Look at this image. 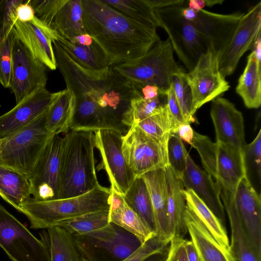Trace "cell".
Returning a JSON list of instances; mask_svg holds the SVG:
<instances>
[{"label":"cell","instance_id":"1","mask_svg":"<svg viewBox=\"0 0 261 261\" xmlns=\"http://www.w3.org/2000/svg\"><path fill=\"white\" fill-rule=\"evenodd\" d=\"M52 44L57 68L73 97L70 129L93 133L109 129L125 134L130 128L132 82L113 66L100 70L85 69L73 61L54 39Z\"/></svg>","mask_w":261,"mask_h":261},{"label":"cell","instance_id":"2","mask_svg":"<svg viewBox=\"0 0 261 261\" xmlns=\"http://www.w3.org/2000/svg\"><path fill=\"white\" fill-rule=\"evenodd\" d=\"M82 5L86 31L112 66L141 58L160 40L157 27L132 19L103 0H82Z\"/></svg>","mask_w":261,"mask_h":261},{"label":"cell","instance_id":"3","mask_svg":"<svg viewBox=\"0 0 261 261\" xmlns=\"http://www.w3.org/2000/svg\"><path fill=\"white\" fill-rule=\"evenodd\" d=\"M94 134L69 130L63 137L58 199L81 195L100 185L94 154Z\"/></svg>","mask_w":261,"mask_h":261},{"label":"cell","instance_id":"4","mask_svg":"<svg viewBox=\"0 0 261 261\" xmlns=\"http://www.w3.org/2000/svg\"><path fill=\"white\" fill-rule=\"evenodd\" d=\"M110 188L101 185L81 195L65 199L37 200L30 198L21 206L34 229L49 228L60 222L110 208Z\"/></svg>","mask_w":261,"mask_h":261},{"label":"cell","instance_id":"5","mask_svg":"<svg viewBox=\"0 0 261 261\" xmlns=\"http://www.w3.org/2000/svg\"><path fill=\"white\" fill-rule=\"evenodd\" d=\"M47 109L20 129L0 139L1 166L31 178L37 160L53 135L45 125Z\"/></svg>","mask_w":261,"mask_h":261},{"label":"cell","instance_id":"6","mask_svg":"<svg viewBox=\"0 0 261 261\" xmlns=\"http://www.w3.org/2000/svg\"><path fill=\"white\" fill-rule=\"evenodd\" d=\"M72 237L83 261H122L142 244L135 235L111 222L97 230Z\"/></svg>","mask_w":261,"mask_h":261},{"label":"cell","instance_id":"7","mask_svg":"<svg viewBox=\"0 0 261 261\" xmlns=\"http://www.w3.org/2000/svg\"><path fill=\"white\" fill-rule=\"evenodd\" d=\"M113 68L131 82L156 86L166 93L173 76L182 69L174 59L168 38L160 40L141 58Z\"/></svg>","mask_w":261,"mask_h":261},{"label":"cell","instance_id":"8","mask_svg":"<svg viewBox=\"0 0 261 261\" xmlns=\"http://www.w3.org/2000/svg\"><path fill=\"white\" fill-rule=\"evenodd\" d=\"M192 147L199 154L204 171L220 186L235 189L247 175L244 154L229 144L213 142L206 136L194 131Z\"/></svg>","mask_w":261,"mask_h":261},{"label":"cell","instance_id":"9","mask_svg":"<svg viewBox=\"0 0 261 261\" xmlns=\"http://www.w3.org/2000/svg\"><path fill=\"white\" fill-rule=\"evenodd\" d=\"M181 4L153 9L159 21L168 35L173 50L189 71L196 65L208 47L194 26L182 15Z\"/></svg>","mask_w":261,"mask_h":261},{"label":"cell","instance_id":"10","mask_svg":"<svg viewBox=\"0 0 261 261\" xmlns=\"http://www.w3.org/2000/svg\"><path fill=\"white\" fill-rule=\"evenodd\" d=\"M0 247L12 261H50L46 244L1 204Z\"/></svg>","mask_w":261,"mask_h":261},{"label":"cell","instance_id":"11","mask_svg":"<svg viewBox=\"0 0 261 261\" xmlns=\"http://www.w3.org/2000/svg\"><path fill=\"white\" fill-rule=\"evenodd\" d=\"M122 151L135 178L169 166L167 146L149 137L136 125L122 136Z\"/></svg>","mask_w":261,"mask_h":261},{"label":"cell","instance_id":"12","mask_svg":"<svg viewBox=\"0 0 261 261\" xmlns=\"http://www.w3.org/2000/svg\"><path fill=\"white\" fill-rule=\"evenodd\" d=\"M94 134L95 147L101 156L97 169L105 171L110 182V189L123 196L135 178L122 151L123 135L109 129L98 130Z\"/></svg>","mask_w":261,"mask_h":261},{"label":"cell","instance_id":"13","mask_svg":"<svg viewBox=\"0 0 261 261\" xmlns=\"http://www.w3.org/2000/svg\"><path fill=\"white\" fill-rule=\"evenodd\" d=\"M218 56V54L209 47L199 58L193 69L186 73L194 113L203 105L229 89V83L219 70Z\"/></svg>","mask_w":261,"mask_h":261},{"label":"cell","instance_id":"14","mask_svg":"<svg viewBox=\"0 0 261 261\" xmlns=\"http://www.w3.org/2000/svg\"><path fill=\"white\" fill-rule=\"evenodd\" d=\"M63 137L53 135L48 140L29 179L31 195L37 200L57 199Z\"/></svg>","mask_w":261,"mask_h":261},{"label":"cell","instance_id":"15","mask_svg":"<svg viewBox=\"0 0 261 261\" xmlns=\"http://www.w3.org/2000/svg\"><path fill=\"white\" fill-rule=\"evenodd\" d=\"M260 29L261 2H259L244 13L230 41L219 55V70L225 77L234 72L244 53L253 48L260 35Z\"/></svg>","mask_w":261,"mask_h":261},{"label":"cell","instance_id":"16","mask_svg":"<svg viewBox=\"0 0 261 261\" xmlns=\"http://www.w3.org/2000/svg\"><path fill=\"white\" fill-rule=\"evenodd\" d=\"M10 88L16 103L36 90L46 88L47 67L35 58L18 40L14 39Z\"/></svg>","mask_w":261,"mask_h":261},{"label":"cell","instance_id":"17","mask_svg":"<svg viewBox=\"0 0 261 261\" xmlns=\"http://www.w3.org/2000/svg\"><path fill=\"white\" fill-rule=\"evenodd\" d=\"M234 202L242 226L256 253L261 256V199L247 175L234 192Z\"/></svg>","mask_w":261,"mask_h":261},{"label":"cell","instance_id":"18","mask_svg":"<svg viewBox=\"0 0 261 261\" xmlns=\"http://www.w3.org/2000/svg\"><path fill=\"white\" fill-rule=\"evenodd\" d=\"M244 14H222L202 9L196 12L190 22L204 38L208 48L219 55L230 41Z\"/></svg>","mask_w":261,"mask_h":261},{"label":"cell","instance_id":"19","mask_svg":"<svg viewBox=\"0 0 261 261\" xmlns=\"http://www.w3.org/2000/svg\"><path fill=\"white\" fill-rule=\"evenodd\" d=\"M211 117L217 142L232 145L243 151L245 141L242 113L228 99L218 97L211 105Z\"/></svg>","mask_w":261,"mask_h":261},{"label":"cell","instance_id":"20","mask_svg":"<svg viewBox=\"0 0 261 261\" xmlns=\"http://www.w3.org/2000/svg\"><path fill=\"white\" fill-rule=\"evenodd\" d=\"M15 39L20 41L37 60L51 70L57 69L52 40L56 33L36 16L28 22L17 20L13 30Z\"/></svg>","mask_w":261,"mask_h":261},{"label":"cell","instance_id":"21","mask_svg":"<svg viewBox=\"0 0 261 261\" xmlns=\"http://www.w3.org/2000/svg\"><path fill=\"white\" fill-rule=\"evenodd\" d=\"M55 95L46 88L29 95L7 113L0 116V139L24 127L49 107Z\"/></svg>","mask_w":261,"mask_h":261},{"label":"cell","instance_id":"22","mask_svg":"<svg viewBox=\"0 0 261 261\" xmlns=\"http://www.w3.org/2000/svg\"><path fill=\"white\" fill-rule=\"evenodd\" d=\"M181 177L184 189L192 190L225 225V212L220 198V187L210 175L199 168L188 154Z\"/></svg>","mask_w":261,"mask_h":261},{"label":"cell","instance_id":"23","mask_svg":"<svg viewBox=\"0 0 261 261\" xmlns=\"http://www.w3.org/2000/svg\"><path fill=\"white\" fill-rule=\"evenodd\" d=\"M165 169L152 170L141 176L150 195L156 227L155 235L162 241L170 243L172 237L167 212L168 187Z\"/></svg>","mask_w":261,"mask_h":261},{"label":"cell","instance_id":"24","mask_svg":"<svg viewBox=\"0 0 261 261\" xmlns=\"http://www.w3.org/2000/svg\"><path fill=\"white\" fill-rule=\"evenodd\" d=\"M67 55L81 67L91 70H100L112 66L100 45L88 33L68 41L56 34L53 39Z\"/></svg>","mask_w":261,"mask_h":261},{"label":"cell","instance_id":"25","mask_svg":"<svg viewBox=\"0 0 261 261\" xmlns=\"http://www.w3.org/2000/svg\"><path fill=\"white\" fill-rule=\"evenodd\" d=\"M220 198L229 221L231 229L230 250L236 261H261L256 253L242 226L234 202L235 189L220 185Z\"/></svg>","mask_w":261,"mask_h":261},{"label":"cell","instance_id":"26","mask_svg":"<svg viewBox=\"0 0 261 261\" xmlns=\"http://www.w3.org/2000/svg\"><path fill=\"white\" fill-rule=\"evenodd\" d=\"M184 219L200 261H236L231 250L218 243L187 205Z\"/></svg>","mask_w":261,"mask_h":261},{"label":"cell","instance_id":"27","mask_svg":"<svg viewBox=\"0 0 261 261\" xmlns=\"http://www.w3.org/2000/svg\"><path fill=\"white\" fill-rule=\"evenodd\" d=\"M165 170L168 187L167 212L172 239L184 238L188 232L184 219L186 208L184 188L181 178L169 166Z\"/></svg>","mask_w":261,"mask_h":261},{"label":"cell","instance_id":"28","mask_svg":"<svg viewBox=\"0 0 261 261\" xmlns=\"http://www.w3.org/2000/svg\"><path fill=\"white\" fill-rule=\"evenodd\" d=\"M110 190L109 222L113 223L132 233L142 244L155 236L128 205L123 196Z\"/></svg>","mask_w":261,"mask_h":261},{"label":"cell","instance_id":"29","mask_svg":"<svg viewBox=\"0 0 261 261\" xmlns=\"http://www.w3.org/2000/svg\"><path fill=\"white\" fill-rule=\"evenodd\" d=\"M245 106L257 109L261 105L260 60L253 50L247 57V63L236 88Z\"/></svg>","mask_w":261,"mask_h":261},{"label":"cell","instance_id":"30","mask_svg":"<svg viewBox=\"0 0 261 261\" xmlns=\"http://www.w3.org/2000/svg\"><path fill=\"white\" fill-rule=\"evenodd\" d=\"M49 28L68 41L87 33L83 20L82 0H67L54 16Z\"/></svg>","mask_w":261,"mask_h":261},{"label":"cell","instance_id":"31","mask_svg":"<svg viewBox=\"0 0 261 261\" xmlns=\"http://www.w3.org/2000/svg\"><path fill=\"white\" fill-rule=\"evenodd\" d=\"M73 107V97L67 89L55 92L46 115V127L51 135L65 134L70 130Z\"/></svg>","mask_w":261,"mask_h":261},{"label":"cell","instance_id":"32","mask_svg":"<svg viewBox=\"0 0 261 261\" xmlns=\"http://www.w3.org/2000/svg\"><path fill=\"white\" fill-rule=\"evenodd\" d=\"M183 194L187 206L197 217L214 239L222 247L230 250L224 225L192 190L184 189Z\"/></svg>","mask_w":261,"mask_h":261},{"label":"cell","instance_id":"33","mask_svg":"<svg viewBox=\"0 0 261 261\" xmlns=\"http://www.w3.org/2000/svg\"><path fill=\"white\" fill-rule=\"evenodd\" d=\"M0 191L7 202L21 212L31 195L29 179L21 173L0 165Z\"/></svg>","mask_w":261,"mask_h":261},{"label":"cell","instance_id":"34","mask_svg":"<svg viewBox=\"0 0 261 261\" xmlns=\"http://www.w3.org/2000/svg\"><path fill=\"white\" fill-rule=\"evenodd\" d=\"M123 197L128 205L155 234L156 227L151 201L143 178L141 176L136 177Z\"/></svg>","mask_w":261,"mask_h":261},{"label":"cell","instance_id":"35","mask_svg":"<svg viewBox=\"0 0 261 261\" xmlns=\"http://www.w3.org/2000/svg\"><path fill=\"white\" fill-rule=\"evenodd\" d=\"M135 125L149 137L166 146L170 136L177 133L178 127L169 112L167 103L155 114Z\"/></svg>","mask_w":261,"mask_h":261},{"label":"cell","instance_id":"36","mask_svg":"<svg viewBox=\"0 0 261 261\" xmlns=\"http://www.w3.org/2000/svg\"><path fill=\"white\" fill-rule=\"evenodd\" d=\"M47 229L50 261L81 260L72 234L58 226H53Z\"/></svg>","mask_w":261,"mask_h":261},{"label":"cell","instance_id":"37","mask_svg":"<svg viewBox=\"0 0 261 261\" xmlns=\"http://www.w3.org/2000/svg\"><path fill=\"white\" fill-rule=\"evenodd\" d=\"M128 17L143 24L160 27L154 10L146 0H103Z\"/></svg>","mask_w":261,"mask_h":261},{"label":"cell","instance_id":"38","mask_svg":"<svg viewBox=\"0 0 261 261\" xmlns=\"http://www.w3.org/2000/svg\"><path fill=\"white\" fill-rule=\"evenodd\" d=\"M109 210L86 214L57 223L72 234L86 233L102 228L109 222Z\"/></svg>","mask_w":261,"mask_h":261},{"label":"cell","instance_id":"39","mask_svg":"<svg viewBox=\"0 0 261 261\" xmlns=\"http://www.w3.org/2000/svg\"><path fill=\"white\" fill-rule=\"evenodd\" d=\"M186 72L182 69L175 74L171 85L179 103L186 123L195 122L193 108L192 95L186 79Z\"/></svg>","mask_w":261,"mask_h":261},{"label":"cell","instance_id":"40","mask_svg":"<svg viewBox=\"0 0 261 261\" xmlns=\"http://www.w3.org/2000/svg\"><path fill=\"white\" fill-rule=\"evenodd\" d=\"M166 103V94L151 99L132 96L129 114V127L153 115Z\"/></svg>","mask_w":261,"mask_h":261},{"label":"cell","instance_id":"41","mask_svg":"<svg viewBox=\"0 0 261 261\" xmlns=\"http://www.w3.org/2000/svg\"><path fill=\"white\" fill-rule=\"evenodd\" d=\"M188 154L182 141L177 133L171 134L167 142L169 166L180 178L185 170Z\"/></svg>","mask_w":261,"mask_h":261},{"label":"cell","instance_id":"42","mask_svg":"<svg viewBox=\"0 0 261 261\" xmlns=\"http://www.w3.org/2000/svg\"><path fill=\"white\" fill-rule=\"evenodd\" d=\"M22 0H0V47L12 32L17 21L15 10Z\"/></svg>","mask_w":261,"mask_h":261},{"label":"cell","instance_id":"43","mask_svg":"<svg viewBox=\"0 0 261 261\" xmlns=\"http://www.w3.org/2000/svg\"><path fill=\"white\" fill-rule=\"evenodd\" d=\"M15 37L13 31L0 47V84L10 88L12 74V49Z\"/></svg>","mask_w":261,"mask_h":261},{"label":"cell","instance_id":"44","mask_svg":"<svg viewBox=\"0 0 261 261\" xmlns=\"http://www.w3.org/2000/svg\"><path fill=\"white\" fill-rule=\"evenodd\" d=\"M33 7L35 16L49 28L54 16L67 0L29 1Z\"/></svg>","mask_w":261,"mask_h":261},{"label":"cell","instance_id":"45","mask_svg":"<svg viewBox=\"0 0 261 261\" xmlns=\"http://www.w3.org/2000/svg\"><path fill=\"white\" fill-rule=\"evenodd\" d=\"M168 244L155 235L143 243L136 251L122 261H144L152 255L162 253Z\"/></svg>","mask_w":261,"mask_h":261},{"label":"cell","instance_id":"46","mask_svg":"<svg viewBox=\"0 0 261 261\" xmlns=\"http://www.w3.org/2000/svg\"><path fill=\"white\" fill-rule=\"evenodd\" d=\"M246 164L249 162L257 173L259 179L261 173V130L255 139L243 149Z\"/></svg>","mask_w":261,"mask_h":261},{"label":"cell","instance_id":"47","mask_svg":"<svg viewBox=\"0 0 261 261\" xmlns=\"http://www.w3.org/2000/svg\"><path fill=\"white\" fill-rule=\"evenodd\" d=\"M184 238H174L170 243L167 258L165 261H188Z\"/></svg>","mask_w":261,"mask_h":261},{"label":"cell","instance_id":"48","mask_svg":"<svg viewBox=\"0 0 261 261\" xmlns=\"http://www.w3.org/2000/svg\"><path fill=\"white\" fill-rule=\"evenodd\" d=\"M132 83L133 85L132 96H134L139 97L144 99H151L161 95H166V93L156 86L133 82Z\"/></svg>","mask_w":261,"mask_h":261},{"label":"cell","instance_id":"49","mask_svg":"<svg viewBox=\"0 0 261 261\" xmlns=\"http://www.w3.org/2000/svg\"><path fill=\"white\" fill-rule=\"evenodd\" d=\"M166 94L169 112L176 124L179 126L180 124L186 123L172 85Z\"/></svg>","mask_w":261,"mask_h":261},{"label":"cell","instance_id":"50","mask_svg":"<svg viewBox=\"0 0 261 261\" xmlns=\"http://www.w3.org/2000/svg\"><path fill=\"white\" fill-rule=\"evenodd\" d=\"M15 15L17 20L21 22H28L33 19L35 14L33 7L27 1H23L17 7Z\"/></svg>","mask_w":261,"mask_h":261},{"label":"cell","instance_id":"51","mask_svg":"<svg viewBox=\"0 0 261 261\" xmlns=\"http://www.w3.org/2000/svg\"><path fill=\"white\" fill-rule=\"evenodd\" d=\"M194 130L189 123H184L178 127L177 133L182 141L188 143L192 147Z\"/></svg>","mask_w":261,"mask_h":261},{"label":"cell","instance_id":"52","mask_svg":"<svg viewBox=\"0 0 261 261\" xmlns=\"http://www.w3.org/2000/svg\"><path fill=\"white\" fill-rule=\"evenodd\" d=\"M186 0H146L153 9L168 7L183 4Z\"/></svg>","mask_w":261,"mask_h":261},{"label":"cell","instance_id":"53","mask_svg":"<svg viewBox=\"0 0 261 261\" xmlns=\"http://www.w3.org/2000/svg\"><path fill=\"white\" fill-rule=\"evenodd\" d=\"M185 246L188 261H200L196 249L191 240H185Z\"/></svg>","mask_w":261,"mask_h":261},{"label":"cell","instance_id":"54","mask_svg":"<svg viewBox=\"0 0 261 261\" xmlns=\"http://www.w3.org/2000/svg\"><path fill=\"white\" fill-rule=\"evenodd\" d=\"M204 0H191L188 2V7L198 12L205 7Z\"/></svg>","mask_w":261,"mask_h":261},{"label":"cell","instance_id":"55","mask_svg":"<svg viewBox=\"0 0 261 261\" xmlns=\"http://www.w3.org/2000/svg\"><path fill=\"white\" fill-rule=\"evenodd\" d=\"M205 3V6L207 7H212L216 5L222 4L224 1L223 0H204Z\"/></svg>","mask_w":261,"mask_h":261},{"label":"cell","instance_id":"56","mask_svg":"<svg viewBox=\"0 0 261 261\" xmlns=\"http://www.w3.org/2000/svg\"><path fill=\"white\" fill-rule=\"evenodd\" d=\"M0 196L1 197V198H2L6 202L7 201L6 200V198L5 197V196L3 195V194L1 193V192L0 191Z\"/></svg>","mask_w":261,"mask_h":261},{"label":"cell","instance_id":"57","mask_svg":"<svg viewBox=\"0 0 261 261\" xmlns=\"http://www.w3.org/2000/svg\"><path fill=\"white\" fill-rule=\"evenodd\" d=\"M79 261H83V260L81 259V260H80Z\"/></svg>","mask_w":261,"mask_h":261}]
</instances>
